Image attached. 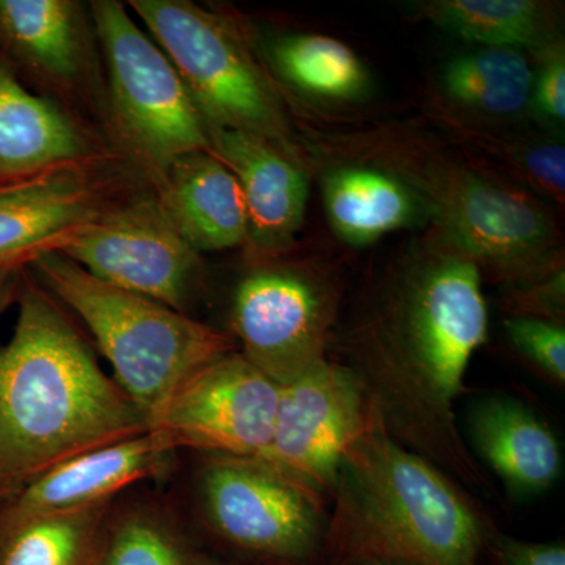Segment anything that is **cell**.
Here are the masks:
<instances>
[{
    "label": "cell",
    "instance_id": "obj_11",
    "mask_svg": "<svg viewBox=\"0 0 565 565\" xmlns=\"http://www.w3.org/2000/svg\"><path fill=\"white\" fill-rule=\"evenodd\" d=\"M280 390L243 353L232 352L185 379L148 430L173 451L259 459L273 440Z\"/></svg>",
    "mask_w": 565,
    "mask_h": 565
},
{
    "label": "cell",
    "instance_id": "obj_29",
    "mask_svg": "<svg viewBox=\"0 0 565 565\" xmlns=\"http://www.w3.org/2000/svg\"><path fill=\"white\" fill-rule=\"evenodd\" d=\"M539 71L534 74L531 107L546 122L565 121V55L563 41L539 52Z\"/></svg>",
    "mask_w": 565,
    "mask_h": 565
},
{
    "label": "cell",
    "instance_id": "obj_8",
    "mask_svg": "<svg viewBox=\"0 0 565 565\" xmlns=\"http://www.w3.org/2000/svg\"><path fill=\"white\" fill-rule=\"evenodd\" d=\"M340 299V282L322 267L253 266L234 292L233 338L275 384H291L329 359Z\"/></svg>",
    "mask_w": 565,
    "mask_h": 565
},
{
    "label": "cell",
    "instance_id": "obj_13",
    "mask_svg": "<svg viewBox=\"0 0 565 565\" xmlns=\"http://www.w3.org/2000/svg\"><path fill=\"white\" fill-rule=\"evenodd\" d=\"M212 154L232 170L247 210L245 252L253 266L291 250L307 215L310 182L299 154L274 141L210 128Z\"/></svg>",
    "mask_w": 565,
    "mask_h": 565
},
{
    "label": "cell",
    "instance_id": "obj_23",
    "mask_svg": "<svg viewBox=\"0 0 565 565\" xmlns=\"http://www.w3.org/2000/svg\"><path fill=\"white\" fill-rule=\"evenodd\" d=\"M111 503L0 522V565H96Z\"/></svg>",
    "mask_w": 565,
    "mask_h": 565
},
{
    "label": "cell",
    "instance_id": "obj_9",
    "mask_svg": "<svg viewBox=\"0 0 565 565\" xmlns=\"http://www.w3.org/2000/svg\"><path fill=\"white\" fill-rule=\"evenodd\" d=\"M207 526L263 564H311L323 544V500L258 459L207 456L199 479Z\"/></svg>",
    "mask_w": 565,
    "mask_h": 565
},
{
    "label": "cell",
    "instance_id": "obj_22",
    "mask_svg": "<svg viewBox=\"0 0 565 565\" xmlns=\"http://www.w3.org/2000/svg\"><path fill=\"white\" fill-rule=\"evenodd\" d=\"M534 74L523 51L478 47L446 63L440 87L456 109L508 120L531 107Z\"/></svg>",
    "mask_w": 565,
    "mask_h": 565
},
{
    "label": "cell",
    "instance_id": "obj_31",
    "mask_svg": "<svg viewBox=\"0 0 565 565\" xmlns=\"http://www.w3.org/2000/svg\"><path fill=\"white\" fill-rule=\"evenodd\" d=\"M22 267L24 264H0V313L20 292Z\"/></svg>",
    "mask_w": 565,
    "mask_h": 565
},
{
    "label": "cell",
    "instance_id": "obj_26",
    "mask_svg": "<svg viewBox=\"0 0 565 565\" xmlns=\"http://www.w3.org/2000/svg\"><path fill=\"white\" fill-rule=\"evenodd\" d=\"M96 565H195V553L161 512L134 508L111 512Z\"/></svg>",
    "mask_w": 565,
    "mask_h": 565
},
{
    "label": "cell",
    "instance_id": "obj_27",
    "mask_svg": "<svg viewBox=\"0 0 565 565\" xmlns=\"http://www.w3.org/2000/svg\"><path fill=\"white\" fill-rule=\"evenodd\" d=\"M563 253L515 280L503 282L509 316H530L564 323L565 280Z\"/></svg>",
    "mask_w": 565,
    "mask_h": 565
},
{
    "label": "cell",
    "instance_id": "obj_10",
    "mask_svg": "<svg viewBox=\"0 0 565 565\" xmlns=\"http://www.w3.org/2000/svg\"><path fill=\"white\" fill-rule=\"evenodd\" d=\"M52 250L107 285L184 315L202 285V253L178 232L158 196L107 207Z\"/></svg>",
    "mask_w": 565,
    "mask_h": 565
},
{
    "label": "cell",
    "instance_id": "obj_25",
    "mask_svg": "<svg viewBox=\"0 0 565 565\" xmlns=\"http://www.w3.org/2000/svg\"><path fill=\"white\" fill-rule=\"evenodd\" d=\"M440 120L449 131L475 150L493 159L509 180L534 193L539 199L564 204L565 148L559 140L544 136L500 134L473 126L440 107Z\"/></svg>",
    "mask_w": 565,
    "mask_h": 565
},
{
    "label": "cell",
    "instance_id": "obj_19",
    "mask_svg": "<svg viewBox=\"0 0 565 565\" xmlns=\"http://www.w3.org/2000/svg\"><path fill=\"white\" fill-rule=\"evenodd\" d=\"M476 455L519 497L544 493L563 471L553 430L512 397H487L468 416Z\"/></svg>",
    "mask_w": 565,
    "mask_h": 565
},
{
    "label": "cell",
    "instance_id": "obj_5",
    "mask_svg": "<svg viewBox=\"0 0 565 565\" xmlns=\"http://www.w3.org/2000/svg\"><path fill=\"white\" fill-rule=\"evenodd\" d=\"M31 264L44 289L88 327L110 363L111 379L148 426L185 379L236 348L233 334L107 285L62 253H40Z\"/></svg>",
    "mask_w": 565,
    "mask_h": 565
},
{
    "label": "cell",
    "instance_id": "obj_14",
    "mask_svg": "<svg viewBox=\"0 0 565 565\" xmlns=\"http://www.w3.org/2000/svg\"><path fill=\"white\" fill-rule=\"evenodd\" d=\"M174 452L150 430L84 452L51 468L13 494L0 511V522L111 503L128 487L169 473Z\"/></svg>",
    "mask_w": 565,
    "mask_h": 565
},
{
    "label": "cell",
    "instance_id": "obj_3",
    "mask_svg": "<svg viewBox=\"0 0 565 565\" xmlns=\"http://www.w3.org/2000/svg\"><path fill=\"white\" fill-rule=\"evenodd\" d=\"M437 465L375 422L345 452L323 548L332 565H481L492 522Z\"/></svg>",
    "mask_w": 565,
    "mask_h": 565
},
{
    "label": "cell",
    "instance_id": "obj_24",
    "mask_svg": "<svg viewBox=\"0 0 565 565\" xmlns=\"http://www.w3.org/2000/svg\"><path fill=\"white\" fill-rule=\"evenodd\" d=\"M270 65L296 90L326 102H356L370 85L359 55L319 33H286L270 41Z\"/></svg>",
    "mask_w": 565,
    "mask_h": 565
},
{
    "label": "cell",
    "instance_id": "obj_1",
    "mask_svg": "<svg viewBox=\"0 0 565 565\" xmlns=\"http://www.w3.org/2000/svg\"><path fill=\"white\" fill-rule=\"evenodd\" d=\"M481 270L430 232L397 256L337 348L375 422L473 489L490 482L459 430L465 374L489 337Z\"/></svg>",
    "mask_w": 565,
    "mask_h": 565
},
{
    "label": "cell",
    "instance_id": "obj_15",
    "mask_svg": "<svg viewBox=\"0 0 565 565\" xmlns=\"http://www.w3.org/2000/svg\"><path fill=\"white\" fill-rule=\"evenodd\" d=\"M96 163L62 167L0 189V264L31 263L110 206L109 181Z\"/></svg>",
    "mask_w": 565,
    "mask_h": 565
},
{
    "label": "cell",
    "instance_id": "obj_21",
    "mask_svg": "<svg viewBox=\"0 0 565 565\" xmlns=\"http://www.w3.org/2000/svg\"><path fill=\"white\" fill-rule=\"evenodd\" d=\"M416 9L437 28L479 47L539 54L559 41L555 9L539 0H427Z\"/></svg>",
    "mask_w": 565,
    "mask_h": 565
},
{
    "label": "cell",
    "instance_id": "obj_33",
    "mask_svg": "<svg viewBox=\"0 0 565 565\" xmlns=\"http://www.w3.org/2000/svg\"><path fill=\"white\" fill-rule=\"evenodd\" d=\"M262 565H315V564H262ZM353 565H408V564H399V563H363V564H353Z\"/></svg>",
    "mask_w": 565,
    "mask_h": 565
},
{
    "label": "cell",
    "instance_id": "obj_17",
    "mask_svg": "<svg viewBox=\"0 0 565 565\" xmlns=\"http://www.w3.org/2000/svg\"><path fill=\"white\" fill-rule=\"evenodd\" d=\"M156 188L163 210L196 252L244 247L248 225L243 191L217 156L207 151L181 156Z\"/></svg>",
    "mask_w": 565,
    "mask_h": 565
},
{
    "label": "cell",
    "instance_id": "obj_18",
    "mask_svg": "<svg viewBox=\"0 0 565 565\" xmlns=\"http://www.w3.org/2000/svg\"><path fill=\"white\" fill-rule=\"evenodd\" d=\"M321 185L327 221L352 247L430 223L422 196L399 174L373 161L334 163L323 173Z\"/></svg>",
    "mask_w": 565,
    "mask_h": 565
},
{
    "label": "cell",
    "instance_id": "obj_12",
    "mask_svg": "<svg viewBox=\"0 0 565 565\" xmlns=\"http://www.w3.org/2000/svg\"><path fill=\"white\" fill-rule=\"evenodd\" d=\"M374 423L359 379L327 359L281 386L273 440L258 460L323 500L345 452Z\"/></svg>",
    "mask_w": 565,
    "mask_h": 565
},
{
    "label": "cell",
    "instance_id": "obj_16",
    "mask_svg": "<svg viewBox=\"0 0 565 565\" xmlns=\"http://www.w3.org/2000/svg\"><path fill=\"white\" fill-rule=\"evenodd\" d=\"M103 158L65 110L29 92L0 58V189Z\"/></svg>",
    "mask_w": 565,
    "mask_h": 565
},
{
    "label": "cell",
    "instance_id": "obj_28",
    "mask_svg": "<svg viewBox=\"0 0 565 565\" xmlns=\"http://www.w3.org/2000/svg\"><path fill=\"white\" fill-rule=\"evenodd\" d=\"M504 332L512 348L556 385L565 384V329L564 323L509 316Z\"/></svg>",
    "mask_w": 565,
    "mask_h": 565
},
{
    "label": "cell",
    "instance_id": "obj_32",
    "mask_svg": "<svg viewBox=\"0 0 565 565\" xmlns=\"http://www.w3.org/2000/svg\"><path fill=\"white\" fill-rule=\"evenodd\" d=\"M195 565H234L206 555H195Z\"/></svg>",
    "mask_w": 565,
    "mask_h": 565
},
{
    "label": "cell",
    "instance_id": "obj_30",
    "mask_svg": "<svg viewBox=\"0 0 565 565\" xmlns=\"http://www.w3.org/2000/svg\"><path fill=\"white\" fill-rule=\"evenodd\" d=\"M486 556L494 565H565V546L561 542L520 541L492 526L487 537Z\"/></svg>",
    "mask_w": 565,
    "mask_h": 565
},
{
    "label": "cell",
    "instance_id": "obj_2",
    "mask_svg": "<svg viewBox=\"0 0 565 565\" xmlns=\"http://www.w3.org/2000/svg\"><path fill=\"white\" fill-rule=\"evenodd\" d=\"M0 348V498L73 457L148 433L46 289L25 281Z\"/></svg>",
    "mask_w": 565,
    "mask_h": 565
},
{
    "label": "cell",
    "instance_id": "obj_7",
    "mask_svg": "<svg viewBox=\"0 0 565 565\" xmlns=\"http://www.w3.org/2000/svg\"><path fill=\"white\" fill-rule=\"evenodd\" d=\"M92 17L109 73L115 126L156 185L181 156L212 152L202 111L173 63L128 9L115 0H95Z\"/></svg>",
    "mask_w": 565,
    "mask_h": 565
},
{
    "label": "cell",
    "instance_id": "obj_6",
    "mask_svg": "<svg viewBox=\"0 0 565 565\" xmlns=\"http://www.w3.org/2000/svg\"><path fill=\"white\" fill-rule=\"evenodd\" d=\"M129 9L173 63L210 128L253 134L299 154L280 93L232 21L188 0H131Z\"/></svg>",
    "mask_w": 565,
    "mask_h": 565
},
{
    "label": "cell",
    "instance_id": "obj_4",
    "mask_svg": "<svg viewBox=\"0 0 565 565\" xmlns=\"http://www.w3.org/2000/svg\"><path fill=\"white\" fill-rule=\"evenodd\" d=\"M353 145L422 196L433 232L471 259L482 277L503 285L563 253L555 217L542 199L484 159L411 131L375 132Z\"/></svg>",
    "mask_w": 565,
    "mask_h": 565
},
{
    "label": "cell",
    "instance_id": "obj_20",
    "mask_svg": "<svg viewBox=\"0 0 565 565\" xmlns=\"http://www.w3.org/2000/svg\"><path fill=\"white\" fill-rule=\"evenodd\" d=\"M79 3L71 0H0V44L44 79L66 84L87 58Z\"/></svg>",
    "mask_w": 565,
    "mask_h": 565
}]
</instances>
